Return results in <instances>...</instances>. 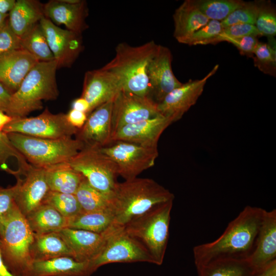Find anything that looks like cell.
<instances>
[{"mask_svg": "<svg viewBox=\"0 0 276 276\" xmlns=\"http://www.w3.org/2000/svg\"><path fill=\"white\" fill-rule=\"evenodd\" d=\"M264 211L245 206L217 239L194 247L196 267L220 259H247L254 248Z\"/></svg>", "mask_w": 276, "mask_h": 276, "instance_id": "obj_1", "label": "cell"}, {"mask_svg": "<svg viewBox=\"0 0 276 276\" xmlns=\"http://www.w3.org/2000/svg\"><path fill=\"white\" fill-rule=\"evenodd\" d=\"M174 199L172 192L152 179L136 177L117 182L109 197L112 226L123 227L153 206Z\"/></svg>", "mask_w": 276, "mask_h": 276, "instance_id": "obj_2", "label": "cell"}, {"mask_svg": "<svg viewBox=\"0 0 276 276\" xmlns=\"http://www.w3.org/2000/svg\"><path fill=\"white\" fill-rule=\"evenodd\" d=\"M158 46L153 40L139 46L121 42L116 48L114 57L102 68L118 78L122 90L149 97L147 68Z\"/></svg>", "mask_w": 276, "mask_h": 276, "instance_id": "obj_3", "label": "cell"}, {"mask_svg": "<svg viewBox=\"0 0 276 276\" xmlns=\"http://www.w3.org/2000/svg\"><path fill=\"white\" fill-rule=\"evenodd\" d=\"M55 60L38 62L26 75L18 89L12 94L7 114L13 118L26 117L41 109L42 100H54L59 95Z\"/></svg>", "mask_w": 276, "mask_h": 276, "instance_id": "obj_4", "label": "cell"}, {"mask_svg": "<svg viewBox=\"0 0 276 276\" xmlns=\"http://www.w3.org/2000/svg\"><path fill=\"white\" fill-rule=\"evenodd\" d=\"M34 238L26 217L16 203L0 235V252L3 262L14 276H32L34 261L30 248Z\"/></svg>", "mask_w": 276, "mask_h": 276, "instance_id": "obj_5", "label": "cell"}, {"mask_svg": "<svg viewBox=\"0 0 276 276\" xmlns=\"http://www.w3.org/2000/svg\"><path fill=\"white\" fill-rule=\"evenodd\" d=\"M6 134L30 165L44 169L68 163L84 147L81 141L72 137L46 139L18 133Z\"/></svg>", "mask_w": 276, "mask_h": 276, "instance_id": "obj_6", "label": "cell"}, {"mask_svg": "<svg viewBox=\"0 0 276 276\" xmlns=\"http://www.w3.org/2000/svg\"><path fill=\"white\" fill-rule=\"evenodd\" d=\"M173 202L157 204L123 227L127 234L143 243L157 265L163 263L167 247Z\"/></svg>", "mask_w": 276, "mask_h": 276, "instance_id": "obj_7", "label": "cell"}, {"mask_svg": "<svg viewBox=\"0 0 276 276\" xmlns=\"http://www.w3.org/2000/svg\"><path fill=\"white\" fill-rule=\"evenodd\" d=\"M68 164L94 188L107 196L111 195L118 174L115 163L99 148L84 147Z\"/></svg>", "mask_w": 276, "mask_h": 276, "instance_id": "obj_8", "label": "cell"}, {"mask_svg": "<svg viewBox=\"0 0 276 276\" xmlns=\"http://www.w3.org/2000/svg\"><path fill=\"white\" fill-rule=\"evenodd\" d=\"M90 262L95 271L112 263L144 262L155 264L153 258L142 243L127 234L123 227L113 226L102 250Z\"/></svg>", "mask_w": 276, "mask_h": 276, "instance_id": "obj_9", "label": "cell"}, {"mask_svg": "<svg viewBox=\"0 0 276 276\" xmlns=\"http://www.w3.org/2000/svg\"><path fill=\"white\" fill-rule=\"evenodd\" d=\"M99 149L115 163L118 175L125 180L136 178L152 167L158 155L157 148L123 141L112 142Z\"/></svg>", "mask_w": 276, "mask_h": 276, "instance_id": "obj_10", "label": "cell"}, {"mask_svg": "<svg viewBox=\"0 0 276 276\" xmlns=\"http://www.w3.org/2000/svg\"><path fill=\"white\" fill-rule=\"evenodd\" d=\"M79 130L66 120L65 114L52 113L48 108L39 115L30 118H13L3 129L4 133H18L46 139L72 137Z\"/></svg>", "mask_w": 276, "mask_h": 276, "instance_id": "obj_11", "label": "cell"}, {"mask_svg": "<svg viewBox=\"0 0 276 276\" xmlns=\"http://www.w3.org/2000/svg\"><path fill=\"white\" fill-rule=\"evenodd\" d=\"M159 115L157 104L150 98L121 90L112 101L111 136L124 126Z\"/></svg>", "mask_w": 276, "mask_h": 276, "instance_id": "obj_12", "label": "cell"}, {"mask_svg": "<svg viewBox=\"0 0 276 276\" xmlns=\"http://www.w3.org/2000/svg\"><path fill=\"white\" fill-rule=\"evenodd\" d=\"M219 65L201 79L189 80L168 94L157 104L159 113L174 123L180 120L194 105L204 90L207 81L217 71Z\"/></svg>", "mask_w": 276, "mask_h": 276, "instance_id": "obj_13", "label": "cell"}, {"mask_svg": "<svg viewBox=\"0 0 276 276\" xmlns=\"http://www.w3.org/2000/svg\"><path fill=\"white\" fill-rule=\"evenodd\" d=\"M39 24L58 68L71 67L83 49L81 34L61 29L45 17Z\"/></svg>", "mask_w": 276, "mask_h": 276, "instance_id": "obj_14", "label": "cell"}, {"mask_svg": "<svg viewBox=\"0 0 276 276\" xmlns=\"http://www.w3.org/2000/svg\"><path fill=\"white\" fill-rule=\"evenodd\" d=\"M172 56L167 48L158 44L148 68L149 98L156 104L182 83L174 75L172 68Z\"/></svg>", "mask_w": 276, "mask_h": 276, "instance_id": "obj_15", "label": "cell"}, {"mask_svg": "<svg viewBox=\"0 0 276 276\" xmlns=\"http://www.w3.org/2000/svg\"><path fill=\"white\" fill-rule=\"evenodd\" d=\"M24 175L23 179L16 177L17 188L14 200L21 213L26 216L43 203L50 189L45 169L31 165Z\"/></svg>", "mask_w": 276, "mask_h": 276, "instance_id": "obj_16", "label": "cell"}, {"mask_svg": "<svg viewBox=\"0 0 276 276\" xmlns=\"http://www.w3.org/2000/svg\"><path fill=\"white\" fill-rule=\"evenodd\" d=\"M173 122L170 119L159 115L127 125L113 133L111 137V143L123 141L147 147L157 148L160 135Z\"/></svg>", "mask_w": 276, "mask_h": 276, "instance_id": "obj_17", "label": "cell"}, {"mask_svg": "<svg viewBox=\"0 0 276 276\" xmlns=\"http://www.w3.org/2000/svg\"><path fill=\"white\" fill-rule=\"evenodd\" d=\"M44 17L55 25H63L67 30L78 34L88 28L87 3L81 0H52L43 5Z\"/></svg>", "mask_w": 276, "mask_h": 276, "instance_id": "obj_18", "label": "cell"}, {"mask_svg": "<svg viewBox=\"0 0 276 276\" xmlns=\"http://www.w3.org/2000/svg\"><path fill=\"white\" fill-rule=\"evenodd\" d=\"M112 101L105 103L88 114L87 120L76 139L84 147L101 148L111 143Z\"/></svg>", "mask_w": 276, "mask_h": 276, "instance_id": "obj_19", "label": "cell"}, {"mask_svg": "<svg viewBox=\"0 0 276 276\" xmlns=\"http://www.w3.org/2000/svg\"><path fill=\"white\" fill-rule=\"evenodd\" d=\"M259 272L276 261V211L265 210L254 248L247 258Z\"/></svg>", "mask_w": 276, "mask_h": 276, "instance_id": "obj_20", "label": "cell"}, {"mask_svg": "<svg viewBox=\"0 0 276 276\" xmlns=\"http://www.w3.org/2000/svg\"><path fill=\"white\" fill-rule=\"evenodd\" d=\"M121 90L118 78L101 67L85 73L81 97L88 102L91 112L99 106L113 101Z\"/></svg>", "mask_w": 276, "mask_h": 276, "instance_id": "obj_21", "label": "cell"}, {"mask_svg": "<svg viewBox=\"0 0 276 276\" xmlns=\"http://www.w3.org/2000/svg\"><path fill=\"white\" fill-rule=\"evenodd\" d=\"M111 226L102 233L65 227L59 233L72 252L73 258L80 262L91 261L102 250L112 231Z\"/></svg>", "mask_w": 276, "mask_h": 276, "instance_id": "obj_22", "label": "cell"}, {"mask_svg": "<svg viewBox=\"0 0 276 276\" xmlns=\"http://www.w3.org/2000/svg\"><path fill=\"white\" fill-rule=\"evenodd\" d=\"M37 62L33 56L21 48L0 56V83L13 94Z\"/></svg>", "mask_w": 276, "mask_h": 276, "instance_id": "obj_23", "label": "cell"}, {"mask_svg": "<svg viewBox=\"0 0 276 276\" xmlns=\"http://www.w3.org/2000/svg\"><path fill=\"white\" fill-rule=\"evenodd\" d=\"M95 271L90 261L80 262L65 256L34 261L32 276H91Z\"/></svg>", "mask_w": 276, "mask_h": 276, "instance_id": "obj_24", "label": "cell"}, {"mask_svg": "<svg viewBox=\"0 0 276 276\" xmlns=\"http://www.w3.org/2000/svg\"><path fill=\"white\" fill-rule=\"evenodd\" d=\"M173 18V36L181 43L210 20L200 11L194 0L185 1L175 10Z\"/></svg>", "mask_w": 276, "mask_h": 276, "instance_id": "obj_25", "label": "cell"}, {"mask_svg": "<svg viewBox=\"0 0 276 276\" xmlns=\"http://www.w3.org/2000/svg\"><path fill=\"white\" fill-rule=\"evenodd\" d=\"M44 4L34 0L16 1L8 15L9 25L13 32L21 38L44 17Z\"/></svg>", "mask_w": 276, "mask_h": 276, "instance_id": "obj_26", "label": "cell"}, {"mask_svg": "<svg viewBox=\"0 0 276 276\" xmlns=\"http://www.w3.org/2000/svg\"><path fill=\"white\" fill-rule=\"evenodd\" d=\"M30 254L34 262L65 256L73 258L72 251L59 232L34 234Z\"/></svg>", "mask_w": 276, "mask_h": 276, "instance_id": "obj_27", "label": "cell"}, {"mask_svg": "<svg viewBox=\"0 0 276 276\" xmlns=\"http://www.w3.org/2000/svg\"><path fill=\"white\" fill-rule=\"evenodd\" d=\"M25 217L36 234L59 232L67 226V218L46 203H42Z\"/></svg>", "mask_w": 276, "mask_h": 276, "instance_id": "obj_28", "label": "cell"}, {"mask_svg": "<svg viewBox=\"0 0 276 276\" xmlns=\"http://www.w3.org/2000/svg\"><path fill=\"white\" fill-rule=\"evenodd\" d=\"M46 179L50 190L75 194L84 177L72 169L68 163L45 169Z\"/></svg>", "mask_w": 276, "mask_h": 276, "instance_id": "obj_29", "label": "cell"}, {"mask_svg": "<svg viewBox=\"0 0 276 276\" xmlns=\"http://www.w3.org/2000/svg\"><path fill=\"white\" fill-rule=\"evenodd\" d=\"M196 268L198 276H254L258 273L247 259H220Z\"/></svg>", "mask_w": 276, "mask_h": 276, "instance_id": "obj_30", "label": "cell"}, {"mask_svg": "<svg viewBox=\"0 0 276 276\" xmlns=\"http://www.w3.org/2000/svg\"><path fill=\"white\" fill-rule=\"evenodd\" d=\"M113 221V215L110 210L82 212L67 218L66 227L102 233L112 226Z\"/></svg>", "mask_w": 276, "mask_h": 276, "instance_id": "obj_31", "label": "cell"}, {"mask_svg": "<svg viewBox=\"0 0 276 276\" xmlns=\"http://www.w3.org/2000/svg\"><path fill=\"white\" fill-rule=\"evenodd\" d=\"M20 45L21 49L29 53L38 62L55 60L39 22L20 38Z\"/></svg>", "mask_w": 276, "mask_h": 276, "instance_id": "obj_32", "label": "cell"}, {"mask_svg": "<svg viewBox=\"0 0 276 276\" xmlns=\"http://www.w3.org/2000/svg\"><path fill=\"white\" fill-rule=\"evenodd\" d=\"M75 195L82 212L110 210L109 197L92 187L85 178Z\"/></svg>", "mask_w": 276, "mask_h": 276, "instance_id": "obj_33", "label": "cell"}, {"mask_svg": "<svg viewBox=\"0 0 276 276\" xmlns=\"http://www.w3.org/2000/svg\"><path fill=\"white\" fill-rule=\"evenodd\" d=\"M200 11L210 20L222 21L241 6V0H194Z\"/></svg>", "mask_w": 276, "mask_h": 276, "instance_id": "obj_34", "label": "cell"}, {"mask_svg": "<svg viewBox=\"0 0 276 276\" xmlns=\"http://www.w3.org/2000/svg\"><path fill=\"white\" fill-rule=\"evenodd\" d=\"M255 66L265 74L275 76L276 73L275 40L268 38L267 42H259L254 53Z\"/></svg>", "mask_w": 276, "mask_h": 276, "instance_id": "obj_35", "label": "cell"}, {"mask_svg": "<svg viewBox=\"0 0 276 276\" xmlns=\"http://www.w3.org/2000/svg\"><path fill=\"white\" fill-rule=\"evenodd\" d=\"M43 203L52 206L66 218L74 217L82 212L75 194L50 190Z\"/></svg>", "mask_w": 276, "mask_h": 276, "instance_id": "obj_36", "label": "cell"}, {"mask_svg": "<svg viewBox=\"0 0 276 276\" xmlns=\"http://www.w3.org/2000/svg\"><path fill=\"white\" fill-rule=\"evenodd\" d=\"M260 36L274 37L276 34L275 10L269 1H260L255 25Z\"/></svg>", "mask_w": 276, "mask_h": 276, "instance_id": "obj_37", "label": "cell"}, {"mask_svg": "<svg viewBox=\"0 0 276 276\" xmlns=\"http://www.w3.org/2000/svg\"><path fill=\"white\" fill-rule=\"evenodd\" d=\"M260 1L244 2L224 20L221 21L223 27L236 24L255 25L259 9Z\"/></svg>", "mask_w": 276, "mask_h": 276, "instance_id": "obj_38", "label": "cell"}, {"mask_svg": "<svg viewBox=\"0 0 276 276\" xmlns=\"http://www.w3.org/2000/svg\"><path fill=\"white\" fill-rule=\"evenodd\" d=\"M221 21L210 20L208 22L187 38L183 44L189 45L216 43V39L223 30Z\"/></svg>", "mask_w": 276, "mask_h": 276, "instance_id": "obj_39", "label": "cell"}, {"mask_svg": "<svg viewBox=\"0 0 276 276\" xmlns=\"http://www.w3.org/2000/svg\"><path fill=\"white\" fill-rule=\"evenodd\" d=\"M12 158L19 162L24 159L22 155L13 146L7 134L0 132V168L8 172L10 169L8 164Z\"/></svg>", "mask_w": 276, "mask_h": 276, "instance_id": "obj_40", "label": "cell"}, {"mask_svg": "<svg viewBox=\"0 0 276 276\" xmlns=\"http://www.w3.org/2000/svg\"><path fill=\"white\" fill-rule=\"evenodd\" d=\"M8 17L0 26V56L21 49L20 38L12 30Z\"/></svg>", "mask_w": 276, "mask_h": 276, "instance_id": "obj_41", "label": "cell"}, {"mask_svg": "<svg viewBox=\"0 0 276 276\" xmlns=\"http://www.w3.org/2000/svg\"><path fill=\"white\" fill-rule=\"evenodd\" d=\"M17 188L16 184L12 187H0V235L6 219L15 204V195Z\"/></svg>", "mask_w": 276, "mask_h": 276, "instance_id": "obj_42", "label": "cell"}, {"mask_svg": "<svg viewBox=\"0 0 276 276\" xmlns=\"http://www.w3.org/2000/svg\"><path fill=\"white\" fill-rule=\"evenodd\" d=\"M248 35L259 36L260 34L254 25L236 24L224 27L216 39V43L223 41L225 38H236Z\"/></svg>", "mask_w": 276, "mask_h": 276, "instance_id": "obj_43", "label": "cell"}, {"mask_svg": "<svg viewBox=\"0 0 276 276\" xmlns=\"http://www.w3.org/2000/svg\"><path fill=\"white\" fill-rule=\"evenodd\" d=\"M226 41L235 46L242 55L253 57L255 49L259 42L258 36L248 35L236 38H225Z\"/></svg>", "mask_w": 276, "mask_h": 276, "instance_id": "obj_44", "label": "cell"}, {"mask_svg": "<svg viewBox=\"0 0 276 276\" xmlns=\"http://www.w3.org/2000/svg\"><path fill=\"white\" fill-rule=\"evenodd\" d=\"M65 116L70 125L78 130L83 127L88 117L87 113L74 109H71Z\"/></svg>", "mask_w": 276, "mask_h": 276, "instance_id": "obj_45", "label": "cell"}, {"mask_svg": "<svg viewBox=\"0 0 276 276\" xmlns=\"http://www.w3.org/2000/svg\"><path fill=\"white\" fill-rule=\"evenodd\" d=\"M11 96V92L0 83V110L6 113L8 109Z\"/></svg>", "mask_w": 276, "mask_h": 276, "instance_id": "obj_46", "label": "cell"}, {"mask_svg": "<svg viewBox=\"0 0 276 276\" xmlns=\"http://www.w3.org/2000/svg\"><path fill=\"white\" fill-rule=\"evenodd\" d=\"M71 107V109L85 112L87 114L91 112L89 103L84 98L81 97L75 99L72 103Z\"/></svg>", "mask_w": 276, "mask_h": 276, "instance_id": "obj_47", "label": "cell"}, {"mask_svg": "<svg viewBox=\"0 0 276 276\" xmlns=\"http://www.w3.org/2000/svg\"><path fill=\"white\" fill-rule=\"evenodd\" d=\"M16 1L0 0V13L8 14L14 8Z\"/></svg>", "mask_w": 276, "mask_h": 276, "instance_id": "obj_48", "label": "cell"}, {"mask_svg": "<svg viewBox=\"0 0 276 276\" xmlns=\"http://www.w3.org/2000/svg\"><path fill=\"white\" fill-rule=\"evenodd\" d=\"M254 276H276V261Z\"/></svg>", "mask_w": 276, "mask_h": 276, "instance_id": "obj_49", "label": "cell"}, {"mask_svg": "<svg viewBox=\"0 0 276 276\" xmlns=\"http://www.w3.org/2000/svg\"><path fill=\"white\" fill-rule=\"evenodd\" d=\"M13 119V118L0 110V132H2L4 127Z\"/></svg>", "mask_w": 276, "mask_h": 276, "instance_id": "obj_50", "label": "cell"}, {"mask_svg": "<svg viewBox=\"0 0 276 276\" xmlns=\"http://www.w3.org/2000/svg\"><path fill=\"white\" fill-rule=\"evenodd\" d=\"M0 276H14L4 264L0 252Z\"/></svg>", "mask_w": 276, "mask_h": 276, "instance_id": "obj_51", "label": "cell"}, {"mask_svg": "<svg viewBox=\"0 0 276 276\" xmlns=\"http://www.w3.org/2000/svg\"><path fill=\"white\" fill-rule=\"evenodd\" d=\"M8 14H2L0 13V26L4 22L6 19L8 17Z\"/></svg>", "mask_w": 276, "mask_h": 276, "instance_id": "obj_52", "label": "cell"}]
</instances>
